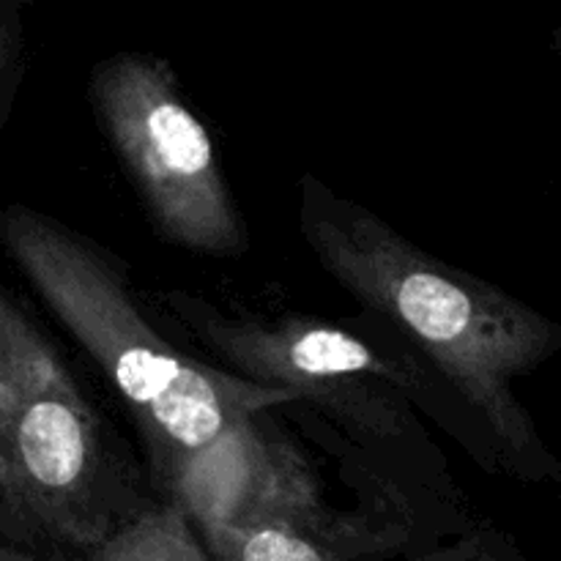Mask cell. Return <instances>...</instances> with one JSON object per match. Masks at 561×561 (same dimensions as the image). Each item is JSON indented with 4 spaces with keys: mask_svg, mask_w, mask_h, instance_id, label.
I'll use <instances>...</instances> for the list:
<instances>
[{
    "mask_svg": "<svg viewBox=\"0 0 561 561\" xmlns=\"http://www.w3.org/2000/svg\"><path fill=\"white\" fill-rule=\"evenodd\" d=\"M0 561H44L33 551H25L20 546H11V542H0Z\"/></svg>",
    "mask_w": 561,
    "mask_h": 561,
    "instance_id": "ba28073f",
    "label": "cell"
},
{
    "mask_svg": "<svg viewBox=\"0 0 561 561\" xmlns=\"http://www.w3.org/2000/svg\"><path fill=\"white\" fill-rule=\"evenodd\" d=\"M157 307L195 334L233 376L285 389L299 403H318L365 436L387 442L398 431L400 394L411 389L414 373L359 334L312 318H233L181 290L157 294Z\"/></svg>",
    "mask_w": 561,
    "mask_h": 561,
    "instance_id": "5b68a950",
    "label": "cell"
},
{
    "mask_svg": "<svg viewBox=\"0 0 561 561\" xmlns=\"http://www.w3.org/2000/svg\"><path fill=\"white\" fill-rule=\"evenodd\" d=\"M20 3H25V0H0V14H3V11H16Z\"/></svg>",
    "mask_w": 561,
    "mask_h": 561,
    "instance_id": "9c48e42d",
    "label": "cell"
},
{
    "mask_svg": "<svg viewBox=\"0 0 561 561\" xmlns=\"http://www.w3.org/2000/svg\"><path fill=\"white\" fill-rule=\"evenodd\" d=\"M299 225L323 272L400 329L480 414L510 469L540 474V438L515 381L559 351V323L420 250L312 175L301 181Z\"/></svg>",
    "mask_w": 561,
    "mask_h": 561,
    "instance_id": "7a4b0ae2",
    "label": "cell"
},
{
    "mask_svg": "<svg viewBox=\"0 0 561 561\" xmlns=\"http://www.w3.org/2000/svg\"><path fill=\"white\" fill-rule=\"evenodd\" d=\"M222 561H340L321 504L255 507L230 518L195 520Z\"/></svg>",
    "mask_w": 561,
    "mask_h": 561,
    "instance_id": "8992f818",
    "label": "cell"
},
{
    "mask_svg": "<svg viewBox=\"0 0 561 561\" xmlns=\"http://www.w3.org/2000/svg\"><path fill=\"white\" fill-rule=\"evenodd\" d=\"M91 104L164 241L236 257L250 247L217 146L162 58L118 53L91 75Z\"/></svg>",
    "mask_w": 561,
    "mask_h": 561,
    "instance_id": "277c9868",
    "label": "cell"
},
{
    "mask_svg": "<svg viewBox=\"0 0 561 561\" xmlns=\"http://www.w3.org/2000/svg\"><path fill=\"white\" fill-rule=\"evenodd\" d=\"M22 49H25V36H22L20 11H3L0 14V104L20 80Z\"/></svg>",
    "mask_w": 561,
    "mask_h": 561,
    "instance_id": "52a82bcc",
    "label": "cell"
},
{
    "mask_svg": "<svg viewBox=\"0 0 561 561\" xmlns=\"http://www.w3.org/2000/svg\"><path fill=\"white\" fill-rule=\"evenodd\" d=\"M553 47H557V53L561 55V27L557 33H553Z\"/></svg>",
    "mask_w": 561,
    "mask_h": 561,
    "instance_id": "30bf717a",
    "label": "cell"
},
{
    "mask_svg": "<svg viewBox=\"0 0 561 561\" xmlns=\"http://www.w3.org/2000/svg\"><path fill=\"white\" fill-rule=\"evenodd\" d=\"M0 247L121 394L190 524L316 502L305 460L266 427L268 411L299 403L296 394L175 348L146 318L124 263L49 214L3 206Z\"/></svg>",
    "mask_w": 561,
    "mask_h": 561,
    "instance_id": "6da1fadb",
    "label": "cell"
},
{
    "mask_svg": "<svg viewBox=\"0 0 561 561\" xmlns=\"http://www.w3.org/2000/svg\"><path fill=\"white\" fill-rule=\"evenodd\" d=\"M146 507L69 362L0 283V537L85 557Z\"/></svg>",
    "mask_w": 561,
    "mask_h": 561,
    "instance_id": "3957f363",
    "label": "cell"
}]
</instances>
